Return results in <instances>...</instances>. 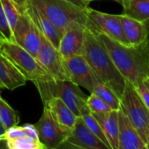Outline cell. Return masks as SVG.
I'll return each instance as SVG.
<instances>
[{
	"instance_id": "23",
	"label": "cell",
	"mask_w": 149,
	"mask_h": 149,
	"mask_svg": "<svg viewBox=\"0 0 149 149\" xmlns=\"http://www.w3.org/2000/svg\"><path fill=\"white\" fill-rule=\"evenodd\" d=\"M1 4L6 17V19L9 23V26L13 31V27L15 26L19 16L20 14L19 9L17 4L14 2V0H1Z\"/></svg>"
},
{
	"instance_id": "6",
	"label": "cell",
	"mask_w": 149,
	"mask_h": 149,
	"mask_svg": "<svg viewBox=\"0 0 149 149\" xmlns=\"http://www.w3.org/2000/svg\"><path fill=\"white\" fill-rule=\"evenodd\" d=\"M120 103V109L127 116L146 145L149 132V110L140 98L136 88L128 81H125Z\"/></svg>"
},
{
	"instance_id": "16",
	"label": "cell",
	"mask_w": 149,
	"mask_h": 149,
	"mask_svg": "<svg viewBox=\"0 0 149 149\" xmlns=\"http://www.w3.org/2000/svg\"><path fill=\"white\" fill-rule=\"evenodd\" d=\"M26 81L20 71L0 53V89L13 91L24 86Z\"/></svg>"
},
{
	"instance_id": "24",
	"label": "cell",
	"mask_w": 149,
	"mask_h": 149,
	"mask_svg": "<svg viewBox=\"0 0 149 149\" xmlns=\"http://www.w3.org/2000/svg\"><path fill=\"white\" fill-rule=\"evenodd\" d=\"M81 118H83V120H84V122L85 123V125L89 127V129H90L95 135H97V136L104 144H106V145L110 147V145H109V143H108V141H107V139H106V138H105V136H104V132H103V131H102V128H101L100 125L98 124V122H97V120L95 118V117L92 115V113L90 111V112H88V113L84 114ZM110 148H111V147H110Z\"/></svg>"
},
{
	"instance_id": "20",
	"label": "cell",
	"mask_w": 149,
	"mask_h": 149,
	"mask_svg": "<svg viewBox=\"0 0 149 149\" xmlns=\"http://www.w3.org/2000/svg\"><path fill=\"white\" fill-rule=\"evenodd\" d=\"M20 121L19 113L0 96V123L5 130L18 125Z\"/></svg>"
},
{
	"instance_id": "30",
	"label": "cell",
	"mask_w": 149,
	"mask_h": 149,
	"mask_svg": "<svg viewBox=\"0 0 149 149\" xmlns=\"http://www.w3.org/2000/svg\"><path fill=\"white\" fill-rule=\"evenodd\" d=\"M61 1H65L68 3H70L74 6H76L83 10H85L89 6L86 5V3L84 2V0H61Z\"/></svg>"
},
{
	"instance_id": "26",
	"label": "cell",
	"mask_w": 149,
	"mask_h": 149,
	"mask_svg": "<svg viewBox=\"0 0 149 149\" xmlns=\"http://www.w3.org/2000/svg\"><path fill=\"white\" fill-rule=\"evenodd\" d=\"M0 40H6L8 41L15 42L13 31L9 26V23L6 19L1 0H0Z\"/></svg>"
},
{
	"instance_id": "36",
	"label": "cell",
	"mask_w": 149,
	"mask_h": 149,
	"mask_svg": "<svg viewBox=\"0 0 149 149\" xmlns=\"http://www.w3.org/2000/svg\"><path fill=\"white\" fill-rule=\"evenodd\" d=\"M93 1H97V0H84V2L86 3L87 6H89V4L91 3V2H93Z\"/></svg>"
},
{
	"instance_id": "9",
	"label": "cell",
	"mask_w": 149,
	"mask_h": 149,
	"mask_svg": "<svg viewBox=\"0 0 149 149\" xmlns=\"http://www.w3.org/2000/svg\"><path fill=\"white\" fill-rule=\"evenodd\" d=\"M62 61L68 80L79 87L85 88L91 93L98 83H102L83 55L62 59Z\"/></svg>"
},
{
	"instance_id": "35",
	"label": "cell",
	"mask_w": 149,
	"mask_h": 149,
	"mask_svg": "<svg viewBox=\"0 0 149 149\" xmlns=\"http://www.w3.org/2000/svg\"><path fill=\"white\" fill-rule=\"evenodd\" d=\"M144 83H145L146 86L147 87V89L149 90V79H147V80H145V81H144Z\"/></svg>"
},
{
	"instance_id": "32",
	"label": "cell",
	"mask_w": 149,
	"mask_h": 149,
	"mask_svg": "<svg viewBox=\"0 0 149 149\" xmlns=\"http://www.w3.org/2000/svg\"><path fill=\"white\" fill-rule=\"evenodd\" d=\"M144 24H145V26H146V32H147V39H146V42H147V44L149 45V19H148V20H146V22H144Z\"/></svg>"
},
{
	"instance_id": "8",
	"label": "cell",
	"mask_w": 149,
	"mask_h": 149,
	"mask_svg": "<svg viewBox=\"0 0 149 149\" xmlns=\"http://www.w3.org/2000/svg\"><path fill=\"white\" fill-rule=\"evenodd\" d=\"M19 12L18 21L13 29L14 41L37 58L42 43L41 33L24 12Z\"/></svg>"
},
{
	"instance_id": "17",
	"label": "cell",
	"mask_w": 149,
	"mask_h": 149,
	"mask_svg": "<svg viewBox=\"0 0 149 149\" xmlns=\"http://www.w3.org/2000/svg\"><path fill=\"white\" fill-rule=\"evenodd\" d=\"M100 125L111 149H118V115L112 110L105 113H92Z\"/></svg>"
},
{
	"instance_id": "13",
	"label": "cell",
	"mask_w": 149,
	"mask_h": 149,
	"mask_svg": "<svg viewBox=\"0 0 149 149\" xmlns=\"http://www.w3.org/2000/svg\"><path fill=\"white\" fill-rule=\"evenodd\" d=\"M65 140L84 149H111L89 129L81 117L77 118Z\"/></svg>"
},
{
	"instance_id": "4",
	"label": "cell",
	"mask_w": 149,
	"mask_h": 149,
	"mask_svg": "<svg viewBox=\"0 0 149 149\" xmlns=\"http://www.w3.org/2000/svg\"><path fill=\"white\" fill-rule=\"evenodd\" d=\"M37 6L58 28L61 35L73 24L79 23L87 27L89 20L85 10L61 0H29Z\"/></svg>"
},
{
	"instance_id": "10",
	"label": "cell",
	"mask_w": 149,
	"mask_h": 149,
	"mask_svg": "<svg viewBox=\"0 0 149 149\" xmlns=\"http://www.w3.org/2000/svg\"><path fill=\"white\" fill-rule=\"evenodd\" d=\"M41 47L37 60L54 80H68L66 74L62 58L57 48L41 33Z\"/></svg>"
},
{
	"instance_id": "28",
	"label": "cell",
	"mask_w": 149,
	"mask_h": 149,
	"mask_svg": "<svg viewBox=\"0 0 149 149\" xmlns=\"http://www.w3.org/2000/svg\"><path fill=\"white\" fill-rule=\"evenodd\" d=\"M137 90V92L139 93L140 98L142 99V101L144 102V104H146V106L147 107V109L149 110V90L147 89V87L146 86L145 83H141L139 84L137 87H135Z\"/></svg>"
},
{
	"instance_id": "31",
	"label": "cell",
	"mask_w": 149,
	"mask_h": 149,
	"mask_svg": "<svg viewBox=\"0 0 149 149\" xmlns=\"http://www.w3.org/2000/svg\"><path fill=\"white\" fill-rule=\"evenodd\" d=\"M5 128L3 127L2 124L0 123V149H7L6 146V140L3 139V134L5 132Z\"/></svg>"
},
{
	"instance_id": "19",
	"label": "cell",
	"mask_w": 149,
	"mask_h": 149,
	"mask_svg": "<svg viewBox=\"0 0 149 149\" xmlns=\"http://www.w3.org/2000/svg\"><path fill=\"white\" fill-rule=\"evenodd\" d=\"M121 6L122 14L143 23L149 19V0H128Z\"/></svg>"
},
{
	"instance_id": "25",
	"label": "cell",
	"mask_w": 149,
	"mask_h": 149,
	"mask_svg": "<svg viewBox=\"0 0 149 149\" xmlns=\"http://www.w3.org/2000/svg\"><path fill=\"white\" fill-rule=\"evenodd\" d=\"M87 105L91 113H105L112 111V109L97 95L91 93L87 97Z\"/></svg>"
},
{
	"instance_id": "14",
	"label": "cell",
	"mask_w": 149,
	"mask_h": 149,
	"mask_svg": "<svg viewBox=\"0 0 149 149\" xmlns=\"http://www.w3.org/2000/svg\"><path fill=\"white\" fill-rule=\"evenodd\" d=\"M44 109L47 111L53 120L66 132L69 133L78 117L58 97H51L43 102Z\"/></svg>"
},
{
	"instance_id": "27",
	"label": "cell",
	"mask_w": 149,
	"mask_h": 149,
	"mask_svg": "<svg viewBox=\"0 0 149 149\" xmlns=\"http://www.w3.org/2000/svg\"><path fill=\"white\" fill-rule=\"evenodd\" d=\"M26 136V132L23 128V126H19V125H14L7 130L5 131L3 134V139L5 140L7 139H17L19 137Z\"/></svg>"
},
{
	"instance_id": "22",
	"label": "cell",
	"mask_w": 149,
	"mask_h": 149,
	"mask_svg": "<svg viewBox=\"0 0 149 149\" xmlns=\"http://www.w3.org/2000/svg\"><path fill=\"white\" fill-rule=\"evenodd\" d=\"M7 149H47L39 139L27 135L6 140Z\"/></svg>"
},
{
	"instance_id": "2",
	"label": "cell",
	"mask_w": 149,
	"mask_h": 149,
	"mask_svg": "<svg viewBox=\"0 0 149 149\" xmlns=\"http://www.w3.org/2000/svg\"><path fill=\"white\" fill-rule=\"evenodd\" d=\"M83 56L97 78L104 84L111 89L120 98L126 80L116 68L96 32L88 27L84 30Z\"/></svg>"
},
{
	"instance_id": "18",
	"label": "cell",
	"mask_w": 149,
	"mask_h": 149,
	"mask_svg": "<svg viewBox=\"0 0 149 149\" xmlns=\"http://www.w3.org/2000/svg\"><path fill=\"white\" fill-rule=\"evenodd\" d=\"M118 16L130 46H140L146 42L147 32L143 22L127 17L124 14H119Z\"/></svg>"
},
{
	"instance_id": "3",
	"label": "cell",
	"mask_w": 149,
	"mask_h": 149,
	"mask_svg": "<svg viewBox=\"0 0 149 149\" xmlns=\"http://www.w3.org/2000/svg\"><path fill=\"white\" fill-rule=\"evenodd\" d=\"M42 102L51 97L60 98L77 117L91 111L87 105V96L78 85L69 80H49L33 82Z\"/></svg>"
},
{
	"instance_id": "33",
	"label": "cell",
	"mask_w": 149,
	"mask_h": 149,
	"mask_svg": "<svg viewBox=\"0 0 149 149\" xmlns=\"http://www.w3.org/2000/svg\"><path fill=\"white\" fill-rule=\"evenodd\" d=\"M146 147L147 149H149V132H148V135H147V138H146Z\"/></svg>"
},
{
	"instance_id": "21",
	"label": "cell",
	"mask_w": 149,
	"mask_h": 149,
	"mask_svg": "<svg viewBox=\"0 0 149 149\" xmlns=\"http://www.w3.org/2000/svg\"><path fill=\"white\" fill-rule=\"evenodd\" d=\"M104 100L112 110L118 111L121 107L120 98L115 94V92L110 89L108 86L104 84L103 83H98L93 89L91 92Z\"/></svg>"
},
{
	"instance_id": "7",
	"label": "cell",
	"mask_w": 149,
	"mask_h": 149,
	"mask_svg": "<svg viewBox=\"0 0 149 149\" xmlns=\"http://www.w3.org/2000/svg\"><path fill=\"white\" fill-rule=\"evenodd\" d=\"M85 12L89 20L88 28L102 33L125 46H130L118 15L102 13L90 8L89 6L86 8Z\"/></svg>"
},
{
	"instance_id": "5",
	"label": "cell",
	"mask_w": 149,
	"mask_h": 149,
	"mask_svg": "<svg viewBox=\"0 0 149 149\" xmlns=\"http://www.w3.org/2000/svg\"><path fill=\"white\" fill-rule=\"evenodd\" d=\"M0 53L20 71L26 80L32 82L54 80L38 60L17 43L0 40Z\"/></svg>"
},
{
	"instance_id": "1",
	"label": "cell",
	"mask_w": 149,
	"mask_h": 149,
	"mask_svg": "<svg viewBox=\"0 0 149 149\" xmlns=\"http://www.w3.org/2000/svg\"><path fill=\"white\" fill-rule=\"evenodd\" d=\"M91 29V28H90ZM95 31V30H93ZM123 77L134 87L149 79V45L125 46L95 31Z\"/></svg>"
},
{
	"instance_id": "29",
	"label": "cell",
	"mask_w": 149,
	"mask_h": 149,
	"mask_svg": "<svg viewBox=\"0 0 149 149\" xmlns=\"http://www.w3.org/2000/svg\"><path fill=\"white\" fill-rule=\"evenodd\" d=\"M22 126H23V128H24V130L26 132V135H27L29 137H32L33 139H39L38 132H37L36 127H35L34 125H32V124H25Z\"/></svg>"
},
{
	"instance_id": "34",
	"label": "cell",
	"mask_w": 149,
	"mask_h": 149,
	"mask_svg": "<svg viewBox=\"0 0 149 149\" xmlns=\"http://www.w3.org/2000/svg\"><path fill=\"white\" fill-rule=\"evenodd\" d=\"M113 1H116L118 3H119L120 5H122L123 3H125V1H128V0H113Z\"/></svg>"
},
{
	"instance_id": "15",
	"label": "cell",
	"mask_w": 149,
	"mask_h": 149,
	"mask_svg": "<svg viewBox=\"0 0 149 149\" xmlns=\"http://www.w3.org/2000/svg\"><path fill=\"white\" fill-rule=\"evenodd\" d=\"M118 115V149H140L145 142L121 109Z\"/></svg>"
},
{
	"instance_id": "37",
	"label": "cell",
	"mask_w": 149,
	"mask_h": 149,
	"mask_svg": "<svg viewBox=\"0 0 149 149\" xmlns=\"http://www.w3.org/2000/svg\"><path fill=\"white\" fill-rule=\"evenodd\" d=\"M140 149H147V148H146V146H143V147H142V148H140Z\"/></svg>"
},
{
	"instance_id": "12",
	"label": "cell",
	"mask_w": 149,
	"mask_h": 149,
	"mask_svg": "<svg viewBox=\"0 0 149 149\" xmlns=\"http://www.w3.org/2000/svg\"><path fill=\"white\" fill-rule=\"evenodd\" d=\"M34 125L38 132L40 140L47 149L57 148L66 139L68 134L53 120L45 110H43L40 118Z\"/></svg>"
},
{
	"instance_id": "11",
	"label": "cell",
	"mask_w": 149,
	"mask_h": 149,
	"mask_svg": "<svg viewBox=\"0 0 149 149\" xmlns=\"http://www.w3.org/2000/svg\"><path fill=\"white\" fill-rule=\"evenodd\" d=\"M85 28L82 24L74 23L63 33L57 49L62 59L83 55Z\"/></svg>"
}]
</instances>
